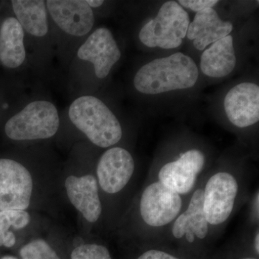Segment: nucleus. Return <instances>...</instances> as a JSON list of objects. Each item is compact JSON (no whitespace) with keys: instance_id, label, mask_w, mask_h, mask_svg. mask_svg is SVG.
Segmentation results:
<instances>
[{"instance_id":"f03ea898","label":"nucleus","mask_w":259,"mask_h":259,"mask_svg":"<svg viewBox=\"0 0 259 259\" xmlns=\"http://www.w3.org/2000/svg\"><path fill=\"white\" fill-rule=\"evenodd\" d=\"M69 116L72 123L99 147H110L122 139L120 122L97 97L85 95L76 99L70 105Z\"/></svg>"},{"instance_id":"9d476101","label":"nucleus","mask_w":259,"mask_h":259,"mask_svg":"<svg viewBox=\"0 0 259 259\" xmlns=\"http://www.w3.org/2000/svg\"><path fill=\"white\" fill-rule=\"evenodd\" d=\"M77 56L81 60L91 62L97 77L104 79L120 60L121 53L112 32L108 29L100 28L80 47Z\"/></svg>"},{"instance_id":"aec40b11","label":"nucleus","mask_w":259,"mask_h":259,"mask_svg":"<svg viewBox=\"0 0 259 259\" xmlns=\"http://www.w3.org/2000/svg\"><path fill=\"white\" fill-rule=\"evenodd\" d=\"M30 221V216L28 212L20 209H8L0 211V233L9 231L10 227L15 229L25 228Z\"/></svg>"},{"instance_id":"cd10ccee","label":"nucleus","mask_w":259,"mask_h":259,"mask_svg":"<svg viewBox=\"0 0 259 259\" xmlns=\"http://www.w3.org/2000/svg\"><path fill=\"white\" fill-rule=\"evenodd\" d=\"M243 259H256V258H245Z\"/></svg>"},{"instance_id":"dca6fc26","label":"nucleus","mask_w":259,"mask_h":259,"mask_svg":"<svg viewBox=\"0 0 259 259\" xmlns=\"http://www.w3.org/2000/svg\"><path fill=\"white\" fill-rule=\"evenodd\" d=\"M23 28L15 18L5 19L0 28V62L5 67L15 69L26 58Z\"/></svg>"},{"instance_id":"a878e982","label":"nucleus","mask_w":259,"mask_h":259,"mask_svg":"<svg viewBox=\"0 0 259 259\" xmlns=\"http://www.w3.org/2000/svg\"><path fill=\"white\" fill-rule=\"evenodd\" d=\"M254 246H255V251H256V253H259V234H258V231L257 232L256 234H255V239H254Z\"/></svg>"},{"instance_id":"423d86ee","label":"nucleus","mask_w":259,"mask_h":259,"mask_svg":"<svg viewBox=\"0 0 259 259\" xmlns=\"http://www.w3.org/2000/svg\"><path fill=\"white\" fill-rule=\"evenodd\" d=\"M238 192V182L228 172H218L203 190V209L208 224L218 226L231 216Z\"/></svg>"},{"instance_id":"5701e85b","label":"nucleus","mask_w":259,"mask_h":259,"mask_svg":"<svg viewBox=\"0 0 259 259\" xmlns=\"http://www.w3.org/2000/svg\"><path fill=\"white\" fill-rule=\"evenodd\" d=\"M138 259H179L161 250H150L145 252Z\"/></svg>"},{"instance_id":"6ab92c4d","label":"nucleus","mask_w":259,"mask_h":259,"mask_svg":"<svg viewBox=\"0 0 259 259\" xmlns=\"http://www.w3.org/2000/svg\"><path fill=\"white\" fill-rule=\"evenodd\" d=\"M22 259H61L51 245L42 239L33 240L20 250Z\"/></svg>"},{"instance_id":"6e6552de","label":"nucleus","mask_w":259,"mask_h":259,"mask_svg":"<svg viewBox=\"0 0 259 259\" xmlns=\"http://www.w3.org/2000/svg\"><path fill=\"white\" fill-rule=\"evenodd\" d=\"M204 163L205 158L202 151L190 150L176 161L162 166L158 173V182L180 195L188 194L194 188Z\"/></svg>"},{"instance_id":"f3484780","label":"nucleus","mask_w":259,"mask_h":259,"mask_svg":"<svg viewBox=\"0 0 259 259\" xmlns=\"http://www.w3.org/2000/svg\"><path fill=\"white\" fill-rule=\"evenodd\" d=\"M236 58L231 35L213 42L206 49L201 57L202 73L213 78L228 76L234 69Z\"/></svg>"},{"instance_id":"1a4fd4ad","label":"nucleus","mask_w":259,"mask_h":259,"mask_svg":"<svg viewBox=\"0 0 259 259\" xmlns=\"http://www.w3.org/2000/svg\"><path fill=\"white\" fill-rule=\"evenodd\" d=\"M134 170L135 162L131 153L122 148H112L100 158L97 178L102 190L108 194H115L127 185Z\"/></svg>"},{"instance_id":"f8f14e48","label":"nucleus","mask_w":259,"mask_h":259,"mask_svg":"<svg viewBox=\"0 0 259 259\" xmlns=\"http://www.w3.org/2000/svg\"><path fill=\"white\" fill-rule=\"evenodd\" d=\"M228 120L238 127L253 125L259 120V88L253 83H241L232 88L224 101Z\"/></svg>"},{"instance_id":"ddd939ff","label":"nucleus","mask_w":259,"mask_h":259,"mask_svg":"<svg viewBox=\"0 0 259 259\" xmlns=\"http://www.w3.org/2000/svg\"><path fill=\"white\" fill-rule=\"evenodd\" d=\"M65 187L70 202L75 208L88 222H96L102 213L96 179L90 175L69 176L65 181Z\"/></svg>"},{"instance_id":"b1692460","label":"nucleus","mask_w":259,"mask_h":259,"mask_svg":"<svg viewBox=\"0 0 259 259\" xmlns=\"http://www.w3.org/2000/svg\"><path fill=\"white\" fill-rule=\"evenodd\" d=\"M16 243V238L12 231H8L5 233H0V246L11 248Z\"/></svg>"},{"instance_id":"4be33fe9","label":"nucleus","mask_w":259,"mask_h":259,"mask_svg":"<svg viewBox=\"0 0 259 259\" xmlns=\"http://www.w3.org/2000/svg\"><path fill=\"white\" fill-rule=\"evenodd\" d=\"M179 3L185 8H188L194 12L201 11V10L212 8L218 3L216 0H180Z\"/></svg>"},{"instance_id":"393cba45","label":"nucleus","mask_w":259,"mask_h":259,"mask_svg":"<svg viewBox=\"0 0 259 259\" xmlns=\"http://www.w3.org/2000/svg\"><path fill=\"white\" fill-rule=\"evenodd\" d=\"M86 3H88L90 8H97L101 6L104 3V1H101V0H87Z\"/></svg>"},{"instance_id":"a211bd4d","label":"nucleus","mask_w":259,"mask_h":259,"mask_svg":"<svg viewBox=\"0 0 259 259\" xmlns=\"http://www.w3.org/2000/svg\"><path fill=\"white\" fill-rule=\"evenodd\" d=\"M13 11L25 31L35 37H44L49 32L47 4L44 0H13Z\"/></svg>"},{"instance_id":"7ed1b4c3","label":"nucleus","mask_w":259,"mask_h":259,"mask_svg":"<svg viewBox=\"0 0 259 259\" xmlns=\"http://www.w3.org/2000/svg\"><path fill=\"white\" fill-rule=\"evenodd\" d=\"M60 125L59 112L54 104L46 100L29 103L5 125V134L14 141L50 139Z\"/></svg>"},{"instance_id":"412c9836","label":"nucleus","mask_w":259,"mask_h":259,"mask_svg":"<svg viewBox=\"0 0 259 259\" xmlns=\"http://www.w3.org/2000/svg\"><path fill=\"white\" fill-rule=\"evenodd\" d=\"M71 259H112L106 247L102 245L84 244L73 250Z\"/></svg>"},{"instance_id":"bb28decb","label":"nucleus","mask_w":259,"mask_h":259,"mask_svg":"<svg viewBox=\"0 0 259 259\" xmlns=\"http://www.w3.org/2000/svg\"><path fill=\"white\" fill-rule=\"evenodd\" d=\"M0 259H18L16 257L12 256V255H5V256L3 257Z\"/></svg>"},{"instance_id":"39448f33","label":"nucleus","mask_w":259,"mask_h":259,"mask_svg":"<svg viewBox=\"0 0 259 259\" xmlns=\"http://www.w3.org/2000/svg\"><path fill=\"white\" fill-rule=\"evenodd\" d=\"M33 182L21 163L0 158V211L25 210L30 203Z\"/></svg>"},{"instance_id":"9b49d317","label":"nucleus","mask_w":259,"mask_h":259,"mask_svg":"<svg viewBox=\"0 0 259 259\" xmlns=\"http://www.w3.org/2000/svg\"><path fill=\"white\" fill-rule=\"evenodd\" d=\"M51 18L65 32L81 37L91 31L95 24L93 9L82 0H49Z\"/></svg>"},{"instance_id":"0eeeda50","label":"nucleus","mask_w":259,"mask_h":259,"mask_svg":"<svg viewBox=\"0 0 259 259\" xmlns=\"http://www.w3.org/2000/svg\"><path fill=\"white\" fill-rule=\"evenodd\" d=\"M182 199L180 194L154 182L145 189L140 201V213L146 225L163 227L173 222L180 213Z\"/></svg>"},{"instance_id":"20e7f679","label":"nucleus","mask_w":259,"mask_h":259,"mask_svg":"<svg viewBox=\"0 0 259 259\" xmlns=\"http://www.w3.org/2000/svg\"><path fill=\"white\" fill-rule=\"evenodd\" d=\"M190 23L188 13L178 3L166 2L157 16L141 28L139 38L148 47L176 49L187 35Z\"/></svg>"},{"instance_id":"f257e3e1","label":"nucleus","mask_w":259,"mask_h":259,"mask_svg":"<svg viewBox=\"0 0 259 259\" xmlns=\"http://www.w3.org/2000/svg\"><path fill=\"white\" fill-rule=\"evenodd\" d=\"M198 76V69L193 59L177 53L142 66L135 76L134 86L140 93L157 95L192 88Z\"/></svg>"},{"instance_id":"2eb2a0df","label":"nucleus","mask_w":259,"mask_h":259,"mask_svg":"<svg viewBox=\"0 0 259 259\" xmlns=\"http://www.w3.org/2000/svg\"><path fill=\"white\" fill-rule=\"evenodd\" d=\"M208 226L203 209V190L198 189L194 192L187 210L176 218L172 234L177 239L186 236L187 241L193 243L194 236L199 239L206 238Z\"/></svg>"},{"instance_id":"4468645a","label":"nucleus","mask_w":259,"mask_h":259,"mask_svg":"<svg viewBox=\"0 0 259 259\" xmlns=\"http://www.w3.org/2000/svg\"><path fill=\"white\" fill-rule=\"evenodd\" d=\"M233 28L231 23L219 18L215 10L207 8L197 13L193 22L189 25L186 36L194 40L196 49L202 51L209 44L229 35Z\"/></svg>"}]
</instances>
